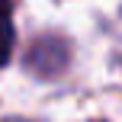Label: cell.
I'll return each mask as SVG.
<instances>
[{
	"instance_id": "6da1fadb",
	"label": "cell",
	"mask_w": 122,
	"mask_h": 122,
	"mask_svg": "<svg viewBox=\"0 0 122 122\" xmlns=\"http://www.w3.org/2000/svg\"><path fill=\"white\" fill-rule=\"evenodd\" d=\"M16 29H13V0H0V67L10 61Z\"/></svg>"
}]
</instances>
